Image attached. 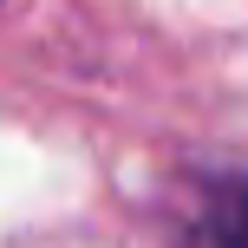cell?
Instances as JSON below:
<instances>
[{"mask_svg": "<svg viewBox=\"0 0 248 248\" xmlns=\"http://www.w3.org/2000/svg\"><path fill=\"white\" fill-rule=\"evenodd\" d=\"M202 229L209 248H248V170H229L202 189Z\"/></svg>", "mask_w": 248, "mask_h": 248, "instance_id": "1", "label": "cell"}]
</instances>
